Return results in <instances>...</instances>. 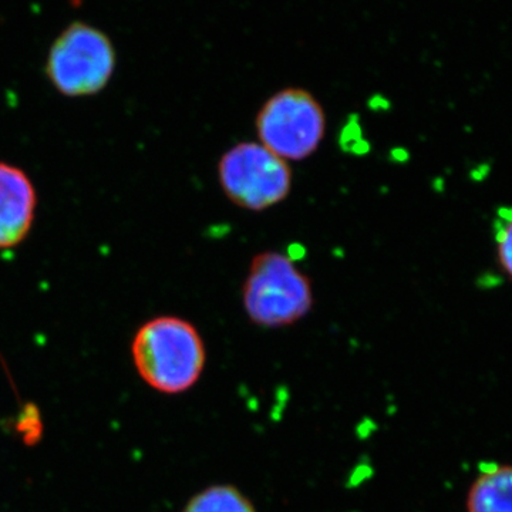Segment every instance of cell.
Here are the masks:
<instances>
[{
	"label": "cell",
	"instance_id": "cell-1",
	"mask_svg": "<svg viewBox=\"0 0 512 512\" xmlns=\"http://www.w3.org/2000/svg\"><path fill=\"white\" fill-rule=\"evenodd\" d=\"M138 375L157 392L180 394L197 384L207 362L198 329L177 316L144 323L131 346Z\"/></svg>",
	"mask_w": 512,
	"mask_h": 512
},
{
	"label": "cell",
	"instance_id": "cell-8",
	"mask_svg": "<svg viewBox=\"0 0 512 512\" xmlns=\"http://www.w3.org/2000/svg\"><path fill=\"white\" fill-rule=\"evenodd\" d=\"M184 512H256L254 504L232 485H214L195 495Z\"/></svg>",
	"mask_w": 512,
	"mask_h": 512
},
{
	"label": "cell",
	"instance_id": "cell-9",
	"mask_svg": "<svg viewBox=\"0 0 512 512\" xmlns=\"http://www.w3.org/2000/svg\"><path fill=\"white\" fill-rule=\"evenodd\" d=\"M497 241L501 266L512 278V220L498 229Z\"/></svg>",
	"mask_w": 512,
	"mask_h": 512
},
{
	"label": "cell",
	"instance_id": "cell-6",
	"mask_svg": "<svg viewBox=\"0 0 512 512\" xmlns=\"http://www.w3.org/2000/svg\"><path fill=\"white\" fill-rule=\"evenodd\" d=\"M36 194L28 175L0 163V249L26 238L35 217Z\"/></svg>",
	"mask_w": 512,
	"mask_h": 512
},
{
	"label": "cell",
	"instance_id": "cell-4",
	"mask_svg": "<svg viewBox=\"0 0 512 512\" xmlns=\"http://www.w3.org/2000/svg\"><path fill=\"white\" fill-rule=\"evenodd\" d=\"M218 181L225 197L242 210L261 212L291 194L293 175L288 161L256 141L235 144L218 161Z\"/></svg>",
	"mask_w": 512,
	"mask_h": 512
},
{
	"label": "cell",
	"instance_id": "cell-7",
	"mask_svg": "<svg viewBox=\"0 0 512 512\" xmlns=\"http://www.w3.org/2000/svg\"><path fill=\"white\" fill-rule=\"evenodd\" d=\"M468 512H512V466L483 464L468 491Z\"/></svg>",
	"mask_w": 512,
	"mask_h": 512
},
{
	"label": "cell",
	"instance_id": "cell-5",
	"mask_svg": "<svg viewBox=\"0 0 512 512\" xmlns=\"http://www.w3.org/2000/svg\"><path fill=\"white\" fill-rule=\"evenodd\" d=\"M114 67L116 53L109 37L93 26L76 22L53 43L46 73L60 93L79 97L103 90Z\"/></svg>",
	"mask_w": 512,
	"mask_h": 512
},
{
	"label": "cell",
	"instance_id": "cell-3",
	"mask_svg": "<svg viewBox=\"0 0 512 512\" xmlns=\"http://www.w3.org/2000/svg\"><path fill=\"white\" fill-rule=\"evenodd\" d=\"M262 146L285 161L315 154L326 134V113L309 90L286 87L262 104L255 119Z\"/></svg>",
	"mask_w": 512,
	"mask_h": 512
},
{
	"label": "cell",
	"instance_id": "cell-2",
	"mask_svg": "<svg viewBox=\"0 0 512 512\" xmlns=\"http://www.w3.org/2000/svg\"><path fill=\"white\" fill-rule=\"evenodd\" d=\"M312 281L288 255L259 252L242 285V305L249 320L266 329L285 328L311 313Z\"/></svg>",
	"mask_w": 512,
	"mask_h": 512
}]
</instances>
